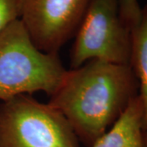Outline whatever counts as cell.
Here are the masks:
<instances>
[{"label": "cell", "mask_w": 147, "mask_h": 147, "mask_svg": "<svg viewBox=\"0 0 147 147\" xmlns=\"http://www.w3.org/2000/svg\"><path fill=\"white\" fill-rule=\"evenodd\" d=\"M139 94L130 65L91 60L66 70L48 104L61 112L78 139L92 146Z\"/></svg>", "instance_id": "1"}, {"label": "cell", "mask_w": 147, "mask_h": 147, "mask_svg": "<svg viewBox=\"0 0 147 147\" xmlns=\"http://www.w3.org/2000/svg\"><path fill=\"white\" fill-rule=\"evenodd\" d=\"M66 69L58 53H43L34 45L20 19L0 33V100L43 92L52 95Z\"/></svg>", "instance_id": "2"}, {"label": "cell", "mask_w": 147, "mask_h": 147, "mask_svg": "<svg viewBox=\"0 0 147 147\" xmlns=\"http://www.w3.org/2000/svg\"><path fill=\"white\" fill-rule=\"evenodd\" d=\"M0 147H79L64 115L30 95L0 103Z\"/></svg>", "instance_id": "3"}, {"label": "cell", "mask_w": 147, "mask_h": 147, "mask_svg": "<svg viewBox=\"0 0 147 147\" xmlns=\"http://www.w3.org/2000/svg\"><path fill=\"white\" fill-rule=\"evenodd\" d=\"M74 37L71 69L91 60L129 65L131 30L121 19L118 0H91Z\"/></svg>", "instance_id": "4"}, {"label": "cell", "mask_w": 147, "mask_h": 147, "mask_svg": "<svg viewBox=\"0 0 147 147\" xmlns=\"http://www.w3.org/2000/svg\"><path fill=\"white\" fill-rule=\"evenodd\" d=\"M91 0H20L19 19L43 53H58L77 31Z\"/></svg>", "instance_id": "5"}, {"label": "cell", "mask_w": 147, "mask_h": 147, "mask_svg": "<svg viewBox=\"0 0 147 147\" xmlns=\"http://www.w3.org/2000/svg\"><path fill=\"white\" fill-rule=\"evenodd\" d=\"M142 120L143 105L138 95L113 126L91 147H146Z\"/></svg>", "instance_id": "6"}, {"label": "cell", "mask_w": 147, "mask_h": 147, "mask_svg": "<svg viewBox=\"0 0 147 147\" xmlns=\"http://www.w3.org/2000/svg\"><path fill=\"white\" fill-rule=\"evenodd\" d=\"M129 65L139 84V96L143 105L142 129L147 137V3L142 7L139 22L131 30Z\"/></svg>", "instance_id": "7"}, {"label": "cell", "mask_w": 147, "mask_h": 147, "mask_svg": "<svg viewBox=\"0 0 147 147\" xmlns=\"http://www.w3.org/2000/svg\"><path fill=\"white\" fill-rule=\"evenodd\" d=\"M119 15L123 22L130 30L139 22L142 7L138 0H118Z\"/></svg>", "instance_id": "8"}, {"label": "cell", "mask_w": 147, "mask_h": 147, "mask_svg": "<svg viewBox=\"0 0 147 147\" xmlns=\"http://www.w3.org/2000/svg\"><path fill=\"white\" fill-rule=\"evenodd\" d=\"M19 3L20 0H0V33L19 19Z\"/></svg>", "instance_id": "9"}, {"label": "cell", "mask_w": 147, "mask_h": 147, "mask_svg": "<svg viewBox=\"0 0 147 147\" xmlns=\"http://www.w3.org/2000/svg\"><path fill=\"white\" fill-rule=\"evenodd\" d=\"M144 140H145V146L146 147H147V137H144Z\"/></svg>", "instance_id": "10"}]
</instances>
